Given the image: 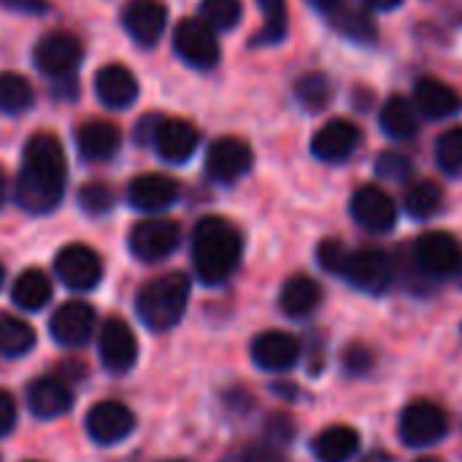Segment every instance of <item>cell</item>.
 Wrapping results in <instances>:
<instances>
[{"label":"cell","mask_w":462,"mask_h":462,"mask_svg":"<svg viewBox=\"0 0 462 462\" xmlns=\"http://www.w3.org/2000/svg\"><path fill=\"white\" fill-rule=\"evenodd\" d=\"M65 173L68 162L60 138L51 133L30 135L16 179V203L30 214L51 211L65 192Z\"/></svg>","instance_id":"obj_1"},{"label":"cell","mask_w":462,"mask_h":462,"mask_svg":"<svg viewBox=\"0 0 462 462\" xmlns=\"http://www.w3.org/2000/svg\"><path fill=\"white\" fill-rule=\"evenodd\" d=\"M244 254L241 233L222 217H203L192 233V260L195 273L203 284L227 282Z\"/></svg>","instance_id":"obj_2"},{"label":"cell","mask_w":462,"mask_h":462,"mask_svg":"<svg viewBox=\"0 0 462 462\" xmlns=\"http://www.w3.org/2000/svg\"><path fill=\"white\" fill-rule=\"evenodd\" d=\"M189 300V279L184 273H168L141 287L135 311L149 330H171L181 322Z\"/></svg>","instance_id":"obj_3"},{"label":"cell","mask_w":462,"mask_h":462,"mask_svg":"<svg viewBox=\"0 0 462 462\" xmlns=\"http://www.w3.org/2000/svg\"><path fill=\"white\" fill-rule=\"evenodd\" d=\"M449 430L447 414L441 406L430 403V401H414L403 409L401 414V425L398 433L403 439L406 447L411 449H422V447H433L439 444Z\"/></svg>","instance_id":"obj_4"},{"label":"cell","mask_w":462,"mask_h":462,"mask_svg":"<svg viewBox=\"0 0 462 462\" xmlns=\"http://www.w3.org/2000/svg\"><path fill=\"white\" fill-rule=\"evenodd\" d=\"M54 271H57L60 282L76 292H89L103 279L100 254L84 244H70V246L60 249V254L54 260Z\"/></svg>","instance_id":"obj_5"},{"label":"cell","mask_w":462,"mask_h":462,"mask_svg":"<svg viewBox=\"0 0 462 462\" xmlns=\"http://www.w3.org/2000/svg\"><path fill=\"white\" fill-rule=\"evenodd\" d=\"M176 54L192 68H211L219 62V41L217 30H211L203 19H181L173 30Z\"/></svg>","instance_id":"obj_6"},{"label":"cell","mask_w":462,"mask_h":462,"mask_svg":"<svg viewBox=\"0 0 462 462\" xmlns=\"http://www.w3.org/2000/svg\"><path fill=\"white\" fill-rule=\"evenodd\" d=\"M414 260L417 268L433 279H444V276H455L457 265L462 260V246L457 244L455 236L433 230L417 238L414 244Z\"/></svg>","instance_id":"obj_7"},{"label":"cell","mask_w":462,"mask_h":462,"mask_svg":"<svg viewBox=\"0 0 462 462\" xmlns=\"http://www.w3.org/2000/svg\"><path fill=\"white\" fill-rule=\"evenodd\" d=\"M181 238V230L176 222L171 219H141L133 230H130V252L141 260V263H157L165 260L168 254L176 252Z\"/></svg>","instance_id":"obj_8"},{"label":"cell","mask_w":462,"mask_h":462,"mask_svg":"<svg viewBox=\"0 0 462 462\" xmlns=\"http://www.w3.org/2000/svg\"><path fill=\"white\" fill-rule=\"evenodd\" d=\"M341 276L368 292V295H382L387 292V287L393 284V263L384 252L379 249H360V252H349Z\"/></svg>","instance_id":"obj_9"},{"label":"cell","mask_w":462,"mask_h":462,"mask_svg":"<svg viewBox=\"0 0 462 462\" xmlns=\"http://www.w3.org/2000/svg\"><path fill=\"white\" fill-rule=\"evenodd\" d=\"M135 428L133 411L119 401H100L87 414V433L100 447H114L125 441Z\"/></svg>","instance_id":"obj_10"},{"label":"cell","mask_w":462,"mask_h":462,"mask_svg":"<svg viewBox=\"0 0 462 462\" xmlns=\"http://www.w3.org/2000/svg\"><path fill=\"white\" fill-rule=\"evenodd\" d=\"M254 162V154H252V146L241 138H233V135H225V138H217L211 146H208V154H206V171L214 181H222V184H230L236 179H241Z\"/></svg>","instance_id":"obj_11"},{"label":"cell","mask_w":462,"mask_h":462,"mask_svg":"<svg viewBox=\"0 0 462 462\" xmlns=\"http://www.w3.org/2000/svg\"><path fill=\"white\" fill-rule=\"evenodd\" d=\"M32 60L49 76H68L81 62V43L73 32L54 30L35 43Z\"/></svg>","instance_id":"obj_12"},{"label":"cell","mask_w":462,"mask_h":462,"mask_svg":"<svg viewBox=\"0 0 462 462\" xmlns=\"http://www.w3.org/2000/svg\"><path fill=\"white\" fill-rule=\"evenodd\" d=\"M352 217L371 233H387L398 222V206L384 189L365 184L352 195Z\"/></svg>","instance_id":"obj_13"},{"label":"cell","mask_w":462,"mask_h":462,"mask_svg":"<svg viewBox=\"0 0 462 462\" xmlns=\"http://www.w3.org/2000/svg\"><path fill=\"white\" fill-rule=\"evenodd\" d=\"M100 360L111 374H127L138 360V341L130 325L119 317L103 322L100 330Z\"/></svg>","instance_id":"obj_14"},{"label":"cell","mask_w":462,"mask_h":462,"mask_svg":"<svg viewBox=\"0 0 462 462\" xmlns=\"http://www.w3.org/2000/svg\"><path fill=\"white\" fill-rule=\"evenodd\" d=\"M168 8L160 0H130L122 11V24L127 35L141 46H154L165 30Z\"/></svg>","instance_id":"obj_15"},{"label":"cell","mask_w":462,"mask_h":462,"mask_svg":"<svg viewBox=\"0 0 462 462\" xmlns=\"http://www.w3.org/2000/svg\"><path fill=\"white\" fill-rule=\"evenodd\" d=\"M95 328V309L84 300H70L51 314L49 330L62 346H84Z\"/></svg>","instance_id":"obj_16"},{"label":"cell","mask_w":462,"mask_h":462,"mask_svg":"<svg viewBox=\"0 0 462 462\" xmlns=\"http://www.w3.org/2000/svg\"><path fill=\"white\" fill-rule=\"evenodd\" d=\"M127 200L138 211H162L179 200V184L165 173H141L130 181Z\"/></svg>","instance_id":"obj_17"},{"label":"cell","mask_w":462,"mask_h":462,"mask_svg":"<svg viewBox=\"0 0 462 462\" xmlns=\"http://www.w3.org/2000/svg\"><path fill=\"white\" fill-rule=\"evenodd\" d=\"M252 357L263 371H290L300 357V344L284 330H268L252 341Z\"/></svg>","instance_id":"obj_18"},{"label":"cell","mask_w":462,"mask_h":462,"mask_svg":"<svg viewBox=\"0 0 462 462\" xmlns=\"http://www.w3.org/2000/svg\"><path fill=\"white\" fill-rule=\"evenodd\" d=\"M357 143H360V127L349 119H333L319 127V133L311 141V152L325 162H338L346 160Z\"/></svg>","instance_id":"obj_19"},{"label":"cell","mask_w":462,"mask_h":462,"mask_svg":"<svg viewBox=\"0 0 462 462\" xmlns=\"http://www.w3.org/2000/svg\"><path fill=\"white\" fill-rule=\"evenodd\" d=\"M95 92H97V97H100V103L106 108L122 111V108H127V106L135 103V97H138V81H135V76L125 65L114 62V65H106V68L97 70V76H95Z\"/></svg>","instance_id":"obj_20"},{"label":"cell","mask_w":462,"mask_h":462,"mask_svg":"<svg viewBox=\"0 0 462 462\" xmlns=\"http://www.w3.org/2000/svg\"><path fill=\"white\" fill-rule=\"evenodd\" d=\"M198 130L187 119H162L154 133V146L168 162H187L198 149Z\"/></svg>","instance_id":"obj_21"},{"label":"cell","mask_w":462,"mask_h":462,"mask_svg":"<svg viewBox=\"0 0 462 462\" xmlns=\"http://www.w3.org/2000/svg\"><path fill=\"white\" fill-rule=\"evenodd\" d=\"M76 146H79L84 160L103 162V160H111L119 152L122 133H119L116 125H111L106 119H92V122H84L76 130Z\"/></svg>","instance_id":"obj_22"},{"label":"cell","mask_w":462,"mask_h":462,"mask_svg":"<svg viewBox=\"0 0 462 462\" xmlns=\"http://www.w3.org/2000/svg\"><path fill=\"white\" fill-rule=\"evenodd\" d=\"M70 390L65 387V382L51 379V376H41L27 387V406L38 420H57L70 409Z\"/></svg>","instance_id":"obj_23"},{"label":"cell","mask_w":462,"mask_h":462,"mask_svg":"<svg viewBox=\"0 0 462 462\" xmlns=\"http://www.w3.org/2000/svg\"><path fill=\"white\" fill-rule=\"evenodd\" d=\"M414 97H417V108H420L428 119L452 116V114L460 111L462 106L460 95H457L449 84H444L441 79H430V76H425V79L417 81Z\"/></svg>","instance_id":"obj_24"},{"label":"cell","mask_w":462,"mask_h":462,"mask_svg":"<svg viewBox=\"0 0 462 462\" xmlns=\"http://www.w3.org/2000/svg\"><path fill=\"white\" fill-rule=\"evenodd\" d=\"M357 449H360V436L349 425L325 428L311 444V452L319 462H349L357 455Z\"/></svg>","instance_id":"obj_25"},{"label":"cell","mask_w":462,"mask_h":462,"mask_svg":"<svg viewBox=\"0 0 462 462\" xmlns=\"http://www.w3.org/2000/svg\"><path fill=\"white\" fill-rule=\"evenodd\" d=\"M319 300H322V287L303 273L287 279L279 295V306L287 317H309L319 306Z\"/></svg>","instance_id":"obj_26"},{"label":"cell","mask_w":462,"mask_h":462,"mask_svg":"<svg viewBox=\"0 0 462 462\" xmlns=\"http://www.w3.org/2000/svg\"><path fill=\"white\" fill-rule=\"evenodd\" d=\"M49 298H51V282L38 268H27L24 273H19V279L11 287V300L22 311H41L49 303Z\"/></svg>","instance_id":"obj_27"},{"label":"cell","mask_w":462,"mask_h":462,"mask_svg":"<svg viewBox=\"0 0 462 462\" xmlns=\"http://www.w3.org/2000/svg\"><path fill=\"white\" fill-rule=\"evenodd\" d=\"M382 127L393 138H411L417 133V106L401 95L390 97L382 108Z\"/></svg>","instance_id":"obj_28"},{"label":"cell","mask_w":462,"mask_h":462,"mask_svg":"<svg viewBox=\"0 0 462 462\" xmlns=\"http://www.w3.org/2000/svg\"><path fill=\"white\" fill-rule=\"evenodd\" d=\"M32 346H35V330L14 314H0V355L22 357Z\"/></svg>","instance_id":"obj_29"},{"label":"cell","mask_w":462,"mask_h":462,"mask_svg":"<svg viewBox=\"0 0 462 462\" xmlns=\"http://www.w3.org/2000/svg\"><path fill=\"white\" fill-rule=\"evenodd\" d=\"M441 200H444V192L436 181L430 179H422V181H414L409 189H406V198H403V206L411 217L417 219H428L433 217L439 208H441Z\"/></svg>","instance_id":"obj_30"},{"label":"cell","mask_w":462,"mask_h":462,"mask_svg":"<svg viewBox=\"0 0 462 462\" xmlns=\"http://www.w3.org/2000/svg\"><path fill=\"white\" fill-rule=\"evenodd\" d=\"M330 16H333V27H338L346 38H355V41H374L376 38L374 19L360 8H349L341 3L336 11H330Z\"/></svg>","instance_id":"obj_31"},{"label":"cell","mask_w":462,"mask_h":462,"mask_svg":"<svg viewBox=\"0 0 462 462\" xmlns=\"http://www.w3.org/2000/svg\"><path fill=\"white\" fill-rule=\"evenodd\" d=\"M32 103V87L19 73H0V111L19 114L30 108Z\"/></svg>","instance_id":"obj_32"},{"label":"cell","mask_w":462,"mask_h":462,"mask_svg":"<svg viewBox=\"0 0 462 462\" xmlns=\"http://www.w3.org/2000/svg\"><path fill=\"white\" fill-rule=\"evenodd\" d=\"M295 95H298V100H300L309 111H319V108H325V106L330 103L333 89H330V81H328L325 73H306V76L298 79Z\"/></svg>","instance_id":"obj_33"},{"label":"cell","mask_w":462,"mask_h":462,"mask_svg":"<svg viewBox=\"0 0 462 462\" xmlns=\"http://www.w3.org/2000/svg\"><path fill=\"white\" fill-rule=\"evenodd\" d=\"M241 14H244L241 0H203L200 3V19L211 30H230V27H236Z\"/></svg>","instance_id":"obj_34"},{"label":"cell","mask_w":462,"mask_h":462,"mask_svg":"<svg viewBox=\"0 0 462 462\" xmlns=\"http://www.w3.org/2000/svg\"><path fill=\"white\" fill-rule=\"evenodd\" d=\"M265 27L257 35V43H279L287 35V0H257Z\"/></svg>","instance_id":"obj_35"},{"label":"cell","mask_w":462,"mask_h":462,"mask_svg":"<svg viewBox=\"0 0 462 462\" xmlns=\"http://www.w3.org/2000/svg\"><path fill=\"white\" fill-rule=\"evenodd\" d=\"M436 160L441 171L457 173L462 168V127H449L436 141Z\"/></svg>","instance_id":"obj_36"},{"label":"cell","mask_w":462,"mask_h":462,"mask_svg":"<svg viewBox=\"0 0 462 462\" xmlns=\"http://www.w3.org/2000/svg\"><path fill=\"white\" fill-rule=\"evenodd\" d=\"M79 206L87 214L100 217V214H106L114 206V189L108 184H103V181H92V184L79 189Z\"/></svg>","instance_id":"obj_37"},{"label":"cell","mask_w":462,"mask_h":462,"mask_svg":"<svg viewBox=\"0 0 462 462\" xmlns=\"http://www.w3.org/2000/svg\"><path fill=\"white\" fill-rule=\"evenodd\" d=\"M346 257H349V249H346L341 241H336V238L322 241L319 249H317V260H319V265H322L328 273H338V276H341Z\"/></svg>","instance_id":"obj_38"},{"label":"cell","mask_w":462,"mask_h":462,"mask_svg":"<svg viewBox=\"0 0 462 462\" xmlns=\"http://www.w3.org/2000/svg\"><path fill=\"white\" fill-rule=\"evenodd\" d=\"M376 171H379L382 176H390V179H406V176L411 173V162H409L403 154L390 152V154H384V157L376 162Z\"/></svg>","instance_id":"obj_39"},{"label":"cell","mask_w":462,"mask_h":462,"mask_svg":"<svg viewBox=\"0 0 462 462\" xmlns=\"http://www.w3.org/2000/svg\"><path fill=\"white\" fill-rule=\"evenodd\" d=\"M371 363H374V355L365 346H349L344 352V365H346L349 374H363V371L371 368Z\"/></svg>","instance_id":"obj_40"},{"label":"cell","mask_w":462,"mask_h":462,"mask_svg":"<svg viewBox=\"0 0 462 462\" xmlns=\"http://www.w3.org/2000/svg\"><path fill=\"white\" fill-rule=\"evenodd\" d=\"M16 425V403L11 398V393L0 390V439L8 436Z\"/></svg>","instance_id":"obj_41"},{"label":"cell","mask_w":462,"mask_h":462,"mask_svg":"<svg viewBox=\"0 0 462 462\" xmlns=\"http://www.w3.org/2000/svg\"><path fill=\"white\" fill-rule=\"evenodd\" d=\"M0 5L16 14H43L49 8L46 0H0Z\"/></svg>","instance_id":"obj_42"},{"label":"cell","mask_w":462,"mask_h":462,"mask_svg":"<svg viewBox=\"0 0 462 462\" xmlns=\"http://www.w3.org/2000/svg\"><path fill=\"white\" fill-rule=\"evenodd\" d=\"M227 462H282V460H279L276 455L265 452V449H246V452H241V455L230 457Z\"/></svg>","instance_id":"obj_43"},{"label":"cell","mask_w":462,"mask_h":462,"mask_svg":"<svg viewBox=\"0 0 462 462\" xmlns=\"http://www.w3.org/2000/svg\"><path fill=\"white\" fill-rule=\"evenodd\" d=\"M314 8H319V11H325V14H330V11H336L344 0H309Z\"/></svg>","instance_id":"obj_44"},{"label":"cell","mask_w":462,"mask_h":462,"mask_svg":"<svg viewBox=\"0 0 462 462\" xmlns=\"http://www.w3.org/2000/svg\"><path fill=\"white\" fill-rule=\"evenodd\" d=\"M368 5H374V8H395V5H401L403 0H365Z\"/></svg>","instance_id":"obj_45"},{"label":"cell","mask_w":462,"mask_h":462,"mask_svg":"<svg viewBox=\"0 0 462 462\" xmlns=\"http://www.w3.org/2000/svg\"><path fill=\"white\" fill-rule=\"evenodd\" d=\"M363 462H393V457L384 455V452H374V455H368Z\"/></svg>","instance_id":"obj_46"},{"label":"cell","mask_w":462,"mask_h":462,"mask_svg":"<svg viewBox=\"0 0 462 462\" xmlns=\"http://www.w3.org/2000/svg\"><path fill=\"white\" fill-rule=\"evenodd\" d=\"M5 187H8V184H5V173L0 171V206H3V200H5Z\"/></svg>","instance_id":"obj_47"},{"label":"cell","mask_w":462,"mask_h":462,"mask_svg":"<svg viewBox=\"0 0 462 462\" xmlns=\"http://www.w3.org/2000/svg\"><path fill=\"white\" fill-rule=\"evenodd\" d=\"M455 276H457V282L462 284V260H460V265H457V273H455Z\"/></svg>","instance_id":"obj_48"},{"label":"cell","mask_w":462,"mask_h":462,"mask_svg":"<svg viewBox=\"0 0 462 462\" xmlns=\"http://www.w3.org/2000/svg\"><path fill=\"white\" fill-rule=\"evenodd\" d=\"M3 276H5V273H3V265H0V287H3Z\"/></svg>","instance_id":"obj_49"},{"label":"cell","mask_w":462,"mask_h":462,"mask_svg":"<svg viewBox=\"0 0 462 462\" xmlns=\"http://www.w3.org/2000/svg\"><path fill=\"white\" fill-rule=\"evenodd\" d=\"M417 462H439V460H430V457H428V460H417Z\"/></svg>","instance_id":"obj_50"}]
</instances>
